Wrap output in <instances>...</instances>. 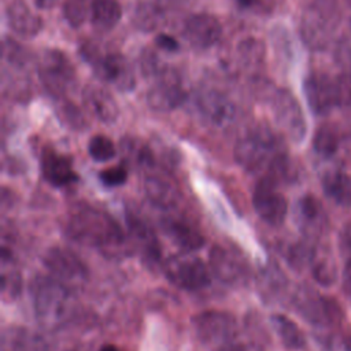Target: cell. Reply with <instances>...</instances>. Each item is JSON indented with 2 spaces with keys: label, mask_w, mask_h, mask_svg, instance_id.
<instances>
[{
  "label": "cell",
  "mask_w": 351,
  "mask_h": 351,
  "mask_svg": "<svg viewBox=\"0 0 351 351\" xmlns=\"http://www.w3.org/2000/svg\"><path fill=\"white\" fill-rule=\"evenodd\" d=\"M236 162L250 173H267V178L277 180L288 173V159L280 141L270 130H256L240 138L234 147Z\"/></svg>",
  "instance_id": "obj_1"
},
{
  "label": "cell",
  "mask_w": 351,
  "mask_h": 351,
  "mask_svg": "<svg viewBox=\"0 0 351 351\" xmlns=\"http://www.w3.org/2000/svg\"><path fill=\"white\" fill-rule=\"evenodd\" d=\"M66 232L74 241L101 250H114L125 239L119 225L104 211L92 207H78L69 218Z\"/></svg>",
  "instance_id": "obj_2"
},
{
  "label": "cell",
  "mask_w": 351,
  "mask_h": 351,
  "mask_svg": "<svg viewBox=\"0 0 351 351\" xmlns=\"http://www.w3.org/2000/svg\"><path fill=\"white\" fill-rule=\"evenodd\" d=\"M34 315L40 325L56 329L70 318L73 300L70 289L52 276H37L30 284Z\"/></svg>",
  "instance_id": "obj_3"
},
{
  "label": "cell",
  "mask_w": 351,
  "mask_h": 351,
  "mask_svg": "<svg viewBox=\"0 0 351 351\" xmlns=\"http://www.w3.org/2000/svg\"><path fill=\"white\" fill-rule=\"evenodd\" d=\"M193 326L208 351H240L241 332L236 318L225 311H204L193 318Z\"/></svg>",
  "instance_id": "obj_4"
},
{
  "label": "cell",
  "mask_w": 351,
  "mask_h": 351,
  "mask_svg": "<svg viewBox=\"0 0 351 351\" xmlns=\"http://www.w3.org/2000/svg\"><path fill=\"white\" fill-rule=\"evenodd\" d=\"M38 78L53 96L66 95L75 82V70L70 59L58 49H47L38 59Z\"/></svg>",
  "instance_id": "obj_5"
},
{
  "label": "cell",
  "mask_w": 351,
  "mask_h": 351,
  "mask_svg": "<svg viewBox=\"0 0 351 351\" xmlns=\"http://www.w3.org/2000/svg\"><path fill=\"white\" fill-rule=\"evenodd\" d=\"M165 273L173 284L188 291H197L210 284L206 263L191 254L170 256L165 263Z\"/></svg>",
  "instance_id": "obj_6"
},
{
  "label": "cell",
  "mask_w": 351,
  "mask_h": 351,
  "mask_svg": "<svg viewBox=\"0 0 351 351\" xmlns=\"http://www.w3.org/2000/svg\"><path fill=\"white\" fill-rule=\"evenodd\" d=\"M44 263L51 276L69 289L81 287L88 278V271L82 261L67 248L53 247L48 250L44 256Z\"/></svg>",
  "instance_id": "obj_7"
},
{
  "label": "cell",
  "mask_w": 351,
  "mask_h": 351,
  "mask_svg": "<svg viewBox=\"0 0 351 351\" xmlns=\"http://www.w3.org/2000/svg\"><path fill=\"white\" fill-rule=\"evenodd\" d=\"M208 265L213 274L226 285H241L248 278V266L241 254L230 247L214 245Z\"/></svg>",
  "instance_id": "obj_8"
},
{
  "label": "cell",
  "mask_w": 351,
  "mask_h": 351,
  "mask_svg": "<svg viewBox=\"0 0 351 351\" xmlns=\"http://www.w3.org/2000/svg\"><path fill=\"white\" fill-rule=\"evenodd\" d=\"M252 206L258 217L271 226L281 225L288 213L287 199L276 191V182L266 177L254 189Z\"/></svg>",
  "instance_id": "obj_9"
},
{
  "label": "cell",
  "mask_w": 351,
  "mask_h": 351,
  "mask_svg": "<svg viewBox=\"0 0 351 351\" xmlns=\"http://www.w3.org/2000/svg\"><path fill=\"white\" fill-rule=\"evenodd\" d=\"M273 112L277 123L295 141L303 140L306 121L299 101L288 89H278L273 96Z\"/></svg>",
  "instance_id": "obj_10"
},
{
  "label": "cell",
  "mask_w": 351,
  "mask_h": 351,
  "mask_svg": "<svg viewBox=\"0 0 351 351\" xmlns=\"http://www.w3.org/2000/svg\"><path fill=\"white\" fill-rule=\"evenodd\" d=\"M186 93L174 71L162 70L147 93V101L156 111H171L181 106Z\"/></svg>",
  "instance_id": "obj_11"
},
{
  "label": "cell",
  "mask_w": 351,
  "mask_h": 351,
  "mask_svg": "<svg viewBox=\"0 0 351 351\" xmlns=\"http://www.w3.org/2000/svg\"><path fill=\"white\" fill-rule=\"evenodd\" d=\"M93 69L103 81L112 85L118 90L129 92L136 85L133 69L123 55L108 53L100 56L93 63Z\"/></svg>",
  "instance_id": "obj_12"
},
{
  "label": "cell",
  "mask_w": 351,
  "mask_h": 351,
  "mask_svg": "<svg viewBox=\"0 0 351 351\" xmlns=\"http://www.w3.org/2000/svg\"><path fill=\"white\" fill-rule=\"evenodd\" d=\"M303 90L311 111L317 115L328 114L336 104V82L321 73H311L303 82Z\"/></svg>",
  "instance_id": "obj_13"
},
{
  "label": "cell",
  "mask_w": 351,
  "mask_h": 351,
  "mask_svg": "<svg viewBox=\"0 0 351 351\" xmlns=\"http://www.w3.org/2000/svg\"><path fill=\"white\" fill-rule=\"evenodd\" d=\"M219 21L210 14L192 15L184 26V37L195 49H207L221 37Z\"/></svg>",
  "instance_id": "obj_14"
},
{
  "label": "cell",
  "mask_w": 351,
  "mask_h": 351,
  "mask_svg": "<svg viewBox=\"0 0 351 351\" xmlns=\"http://www.w3.org/2000/svg\"><path fill=\"white\" fill-rule=\"evenodd\" d=\"M144 191L152 204L165 210L174 207L181 196L177 182L160 170H151L145 174Z\"/></svg>",
  "instance_id": "obj_15"
},
{
  "label": "cell",
  "mask_w": 351,
  "mask_h": 351,
  "mask_svg": "<svg viewBox=\"0 0 351 351\" xmlns=\"http://www.w3.org/2000/svg\"><path fill=\"white\" fill-rule=\"evenodd\" d=\"M0 351H52V344L37 332L11 326L1 333Z\"/></svg>",
  "instance_id": "obj_16"
},
{
  "label": "cell",
  "mask_w": 351,
  "mask_h": 351,
  "mask_svg": "<svg viewBox=\"0 0 351 351\" xmlns=\"http://www.w3.org/2000/svg\"><path fill=\"white\" fill-rule=\"evenodd\" d=\"M5 16L14 33L23 38L37 36L43 27L41 18L23 0H14L7 5Z\"/></svg>",
  "instance_id": "obj_17"
},
{
  "label": "cell",
  "mask_w": 351,
  "mask_h": 351,
  "mask_svg": "<svg viewBox=\"0 0 351 351\" xmlns=\"http://www.w3.org/2000/svg\"><path fill=\"white\" fill-rule=\"evenodd\" d=\"M333 27V16L321 5H313L302 19V36L308 45H322Z\"/></svg>",
  "instance_id": "obj_18"
},
{
  "label": "cell",
  "mask_w": 351,
  "mask_h": 351,
  "mask_svg": "<svg viewBox=\"0 0 351 351\" xmlns=\"http://www.w3.org/2000/svg\"><path fill=\"white\" fill-rule=\"evenodd\" d=\"M82 97L88 110L101 122L111 123L118 118V104L115 99L111 96V93L104 88L89 85L84 89Z\"/></svg>",
  "instance_id": "obj_19"
},
{
  "label": "cell",
  "mask_w": 351,
  "mask_h": 351,
  "mask_svg": "<svg viewBox=\"0 0 351 351\" xmlns=\"http://www.w3.org/2000/svg\"><path fill=\"white\" fill-rule=\"evenodd\" d=\"M165 234L178 247L186 251H195L204 244L202 233L184 219L167 217L160 222Z\"/></svg>",
  "instance_id": "obj_20"
},
{
  "label": "cell",
  "mask_w": 351,
  "mask_h": 351,
  "mask_svg": "<svg viewBox=\"0 0 351 351\" xmlns=\"http://www.w3.org/2000/svg\"><path fill=\"white\" fill-rule=\"evenodd\" d=\"M41 173L53 186H64L77 180L70 158L56 152H45L43 155Z\"/></svg>",
  "instance_id": "obj_21"
},
{
  "label": "cell",
  "mask_w": 351,
  "mask_h": 351,
  "mask_svg": "<svg viewBox=\"0 0 351 351\" xmlns=\"http://www.w3.org/2000/svg\"><path fill=\"white\" fill-rule=\"evenodd\" d=\"M325 211L319 200L311 195H306L299 199L296 206L298 223L307 234H318L322 230Z\"/></svg>",
  "instance_id": "obj_22"
},
{
  "label": "cell",
  "mask_w": 351,
  "mask_h": 351,
  "mask_svg": "<svg viewBox=\"0 0 351 351\" xmlns=\"http://www.w3.org/2000/svg\"><path fill=\"white\" fill-rule=\"evenodd\" d=\"M197 107L203 117L214 125L228 123L234 114L232 103L217 92H207L197 100Z\"/></svg>",
  "instance_id": "obj_23"
},
{
  "label": "cell",
  "mask_w": 351,
  "mask_h": 351,
  "mask_svg": "<svg viewBox=\"0 0 351 351\" xmlns=\"http://www.w3.org/2000/svg\"><path fill=\"white\" fill-rule=\"evenodd\" d=\"M322 189L336 204L351 207V176L341 170H330L322 176Z\"/></svg>",
  "instance_id": "obj_24"
},
{
  "label": "cell",
  "mask_w": 351,
  "mask_h": 351,
  "mask_svg": "<svg viewBox=\"0 0 351 351\" xmlns=\"http://www.w3.org/2000/svg\"><path fill=\"white\" fill-rule=\"evenodd\" d=\"M89 11L92 25L100 32L115 27L122 16V8L117 0H92Z\"/></svg>",
  "instance_id": "obj_25"
},
{
  "label": "cell",
  "mask_w": 351,
  "mask_h": 351,
  "mask_svg": "<svg viewBox=\"0 0 351 351\" xmlns=\"http://www.w3.org/2000/svg\"><path fill=\"white\" fill-rule=\"evenodd\" d=\"M128 226L136 243L143 248L144 255L152 261H156L159 258V244L149 225L134 214H128Z\"/></svg>",
  "instance_id": "obj_26"
},
{
  "label": "cell",
  "mask_w": 351,
  "mask_h": 351,
  "mask_svg": "<svg viewBox=\"0 0 351 351\" xmlns=\"http://www.w3.org/2000/svg\"><path fill=\"white\" fill-rule=\"evenodd\" d=\"M311 262V274L314 280L322 287H330L336 282L337 271L336 262L332 258V254L326 248H315L310 255Z\"/></svg>",
  "instance_id": "obj_27"
},
{
  "label": "cell",
  "mask_w": 351,
  "mask_h": 351,
  "mask_svg": "<svg viewBox=\"0 0 351 351\" xmlns=\"http://www.w3.org/2000/svg\"><path fill=\"white\" fill-rule=\"evenodd\" d=\"M271 325L281 343L291 350H302L306 344V339L300 328L287 315L276 314L271 317Z\"/></svg>",
  "instance_id": "obj_28"
},
{
  "label": "cell",
  "mask_w": 351,
  "mask_h": 351,
  "mask_svg": "<svg viewBox=\"0 0 351 351\" xmlns=\"http://www.w3.org/2000/svg\"><path fill=\"white\" fill-rule=\"evenodd\" d=\"M162 19L160 8L151 1H140L133 12L134 25L144 32H151L158 27Z\"/></svg>",
  "instance_id": "obj_29"
},
{
  "label": "cell",
  "mask_w": 351,
  "mask_h": 351,
  "mask_svg": "<svg viewBox=\"0 0 351 351\" xmlns=\"http://www.w3.org/2000/svg\"><path fill=\"white\" fill-rule=\"evenodd\" d=\"M339 147V136L332 125H321L313 137V148L321 156H332Z\"/></svg>",
  "instance_id": "obj_30"
},
{
  "label": "cell",
  "mask_w": 351,
  "mask_h": 351,
  "mask_svg": "<svg viewBox=\"0 0 351 351\" xmlns=\"http://www.w3.org/2000/svg\"><path fill=\"white\" fill-rule=\"evenodd\" d=\"M88 152L92 159L97 162H107L115 156L117 151H115L114 143L108 137L103 134H97L89 140Z\"/></svg>",
  "instance_id": "obj_31"
},
{
  "label": "cell",
  "mask_w": 351,
  "mask_h": 351,
  "mask_svg": "<svg viewBox=\"0 0 351 351\" xmlns=\"http://www.w3.org/2000/svg\"><path fill=\"white\" fill-rule=\"evenodd\" d=\"M88 14L90 11H88L86 0H66L63 3V16L73 27L81 26L86 21Z\"/></svg>",
  "instance_id": "obj_32"
},
{
  "label": "cell",
  "mask_w": 351,
  "mask_h": 351,
  "mask_svg": "<svg viewBox=\"0 0 351 351\" xmlns=\"http://www.w3.org/2000/svg\"><path fill=\"white\" fill-rule=\"evenodd\" d=\"M239 51H240L243 63L250 67H251V64H252V67H255L259 63H262V60H263V55H265L263 44L255 38H248V40L240 43Z\"/></svg>",
  "instance_id": "obj_33"
},
{
  "label": "cell",
  "mask_w": 351,
  "mask_h": 351,
  "mask_svg": "<svg viewBox=\"0 0 351 351\" xmlns=\"http://www.w3.org/2000/svg\"><path fill=\"white\" fill-rule=\"evenodd\" d=\"M3 273H1V292L3 296L14 298L21 289V276L14 267H7L3 263Z\"/></svg>",
  "instance_id": "obj_34"
},
{
  "label": "cell",
  "mask_w": 351,
  "mask_h": 351,
  "mask_svg": "<svg viewBox=\"0 0 351 351\" xmlns=\"http://www.w3.org/2000/svg\"><path fill=\"white\" fill-rule=\"evenodd\" d=\"M99 178L106 186H118L126 181L128 171H126L125 166L118 165V166H112V167L103 170L99 174Z\"/></svg>",
  "instance_id": "obj_35"
},
{
  "label": "cell",
  "mask_w": 351,
  "mask_h": 351,
  "mask_svg": "<svg viewBox=\"0 0 351 351\" xmlns=\"http://www.w3.org/2000/svg\"><path fill=\"white\" fill-rule=\"evenodd\" d=\"M3 55L4 58L11 63L16 66H23L26 62V53L25 49L15 41L5 38L3 44Z\"/></svg>",
  "instance_id": "obj_36"
},
{
  "label": "cell",
  "mask_w": 351,
  "mask_h": 351,
  "mask_svg": "<svg viewBox=\"0 0 351 351\" xmlns=\"http://www.w3.org/2000/svg\"><path fill=\"white\" fill-rule=\"evenodd\" d=\"M339 251L347 263H351V221L344 223L339 234Z\"/></svg>",
  "instance_id": "obj_37"
},
{
  "label": "cell",
  "mask_w": 351,
  "mask_h": 351,
  "mask_svg": "<svg viewBox=\"0 0 351 351\" xmlns=\"http://www.w3.org/2000/svg\"><path fill=\"white\" fill-rule=\"evenodd\" d=\"M140 66H141V71H144L147 75H151V74L158 75L162 71L158 63V58L151 51H145L144 53H141Z\"/></svg>",
  "instance_id": "obj_38"
},
{
  "label": "cell",
  "mask_w": 351,
  "mask_h": 351,
  "mask_svg": "<svg viewBox=\"0 0 351 351\" xmlns=\"http://www.w3.org/2000/svg\"><path fill=\"white\" fill-rule=\"evenodd\" d=\"M155 44L159 48H162L163 51H167V52H174V51H177L180 48V45L176 41V38H173L169 34H158L156 38H155Z\"/></svg>",
  "instance_id": "obj_39"
},
{
  "label": "cell",
  "mask_w": 351,
  "mask_h": 351,
  "mask_svg": "<svg viewBox=\"0 0 351 351\" xmlns=\"http://www.w3.org/2000/svg\"><path fill=\"white\" fill-rule=\"evenodd\" d=\"M78 108H75L73 104L70 103H66L63 107H62V112L64 114V118L70 122H73L74 125H78V122H82L84 118L82 115L77 111Z\"/></svg>",
  "instance_id": "obj_40"
},
{
  "label": "cell",
  "mask_w": 351,
  "mask_h": 351,
  "mask_svg": "<svg viewBox=\"0 0 351 351\" xmlns=\"http://www.w3.org/2000/svg\"><path fill=\"white\" fill-rule=\"evenodd\" d=\"M343 291L346 296L351 300V263H346L343 270Z\"/></svg>",
  "instance_id": "obj_41"
},
{
  "label": "cell",
  "mask_w": 351,
  "mask_h": 351,
  "mask_svg": "<svg viewBox=\"0 0 351 351\" xmlns=\"http://www.w3.org/2000/svg\"><path fill=\"white\" fill-rule=\"evenodd\" d=\"M58 3H59V0H34V4L40 10H49V8L55 7Z\"/></svg>",
  "instance_id": "obj_42"
},
{
  "label": "cell",
  "mask_w": 351,
  "mask_h": 351,
  "mask_svg": "<svg viewBox=\"0 0 351 351\" xmlns=\"http://www.w3.org/2000/svg\"><path fill=\"white\" fill-rule=\"evenodd\" d=\"M236 1H237V4H239L240 7H243V8H252V7H255L256 4H259L261 0H236Z\"/></svg>",
  "instance_id": "obj_43"
},
{
  "label": "cell",
  "mask_w": 351,
  "mask_h": 351,
  "mask_svg": "<svg viewBox=\"0 0 351 351\" xmlns=\"http://www.w3.org/2000/svg\"><path fill=\"white\" fill-rule=\"evenodd\" d=\"M343 346H344V351H351V337H347Z\"/></svg>",
  "instance_id": "obj_44"
},
{
  "label": "cell",
  "mask_w": 351,
  "mask_h": 351,
  "mask_svg": "<svg viewBox=\"0 0 351 351\" xmlns=\"http://www.w3.org/2000/svg\"><path fill=\"white\" fill-rule=\"evenodd\" d=\"M100 351H118V350H117L114 346H111V344H110V346H104V347H101V350H100Z\"/></svg>",
  "instance_id": "obj_45"
},
{
  "label": "cell",
  "mask_w": 351,
  "mask_h": 351,
  "mask_svg": "<svg viewBox=\"0 0 351 351\" xmlns=\"http://www.w3.org/2000/svg\"><path fill=\"white\" fill-rule=\"evenodd\" d=\"M240 351H259V350H256V348H252V347H245V346H243V348H241Z\"/></svg>",
  "instance_id": "obj_46"
}]
</instances>
